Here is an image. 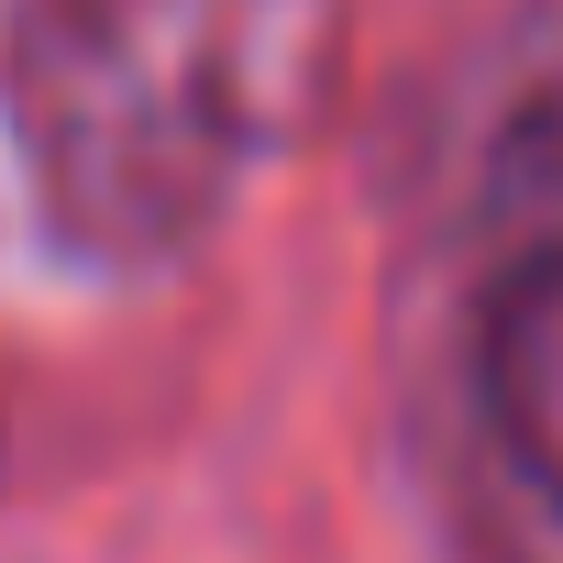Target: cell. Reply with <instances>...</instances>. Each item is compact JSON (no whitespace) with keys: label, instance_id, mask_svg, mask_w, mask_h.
<instances>
[{"label":"cell","instance_id":"cell-1","mask_svg":"<svg viewBox=\"0 0 563 563\" xmlns=\"http://www.w3.org/2000/svg\"><path fill=\"white\" fill-rule=\"evenodd\" d=\"M332 89V0H12L0 122L78 265H177Z\"/></svg>","mask_w":563,"mask_h":563},{"label":"cell","instance_id":"cell-2","mask_svg":"<svg viewBox=\"0 0 563 563\" xmlns=\"http://www.w3.org/2000/svg\"><path fill=\"white\" fill-rule=\"evenodd\" d=\"M475 409H486L508 519L563 541V254L497 265L486 332H475Z\"/></svg>","mask_w":563,"mask_h":563},{"label":"cell","instance_id":"cell-3","mask_svg":"<svg viewBox=\"0 0 563 563\" xmlns=\"http://www.w3.org/2000/svg\"><path fill=\"white\" fill-rule=\"evenodd\" d=\"M475 210L519 254H563V0L508 23L475 111Z\"/></svg>","mask_w":563,"mask_h":563}]
</instances>
